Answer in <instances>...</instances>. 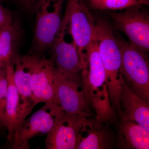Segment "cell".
<instances>
[{"mask_svg": "<svg viewBox=\"0 0 149 149\" xmlns=\"http://www.w3.org/2000/svg\"><path fill=\"white\" fill-rule=\"evenodd\" d=\"M94 39L105 70V83L110 103L113 109L119 113L122 80L120 41L115 37L110 24L103 18L96 20Z\"/></svg>", "mask_w": 149, "mask_h": 149, "instance_id": "cell-1", "label": "cell"}, {"mask_svg": "<svg viewBox=\"0 0 149 149\" xmlns=\"http://www.w3.org/2000/svg\"><path fill=\"white\" fill-rule=\"evenodd\" d=\"M65 0H37L32 10L35 27L30 54L42 56L58 34L62 21Z\"/></svg>", "mask_w": 149, "mask_h": 149, "instance_id": "cell-2", "label": "cell"}, {"mask_svg": "<svg viewBox=\"0 0 149 149\" xmlns=\"http://www.w3.org/2000/svg\"><path fill=\"white\" fill-rule=\"evenodd\" d=\"M62 23L77 47L82 65L95 29L96 20L86 0H67Z\"/></svg>", "mask_w": 149, "mask_h": 149, "instance_id": "cell-3", "label": "cell"}, {"mask_svg": "<svg viewBox=\"0 0 149 149\" xmlns=\"http://www.w3.org/2000/svg\"><path fill=\"white\" fill-rule=\"evenodd\" d=\"M120 43L123 80L131 91L149 104V64L147 53L130 42L120 41Z\"/></svg>", "mask_w": 149, "mask_h": 149, "instance_id": "cell-4", "label": "cell"}, {"mask_svg": "<svg viewBox=\"0 0 149 149\" xmlns=\"http://www.w3.org/2000/svg\"><path fill=\"white\" fill-rule=\"evenodd\" d=\"M54 82L56 103L65 113L91 117L80 73L66 72L54 66Z\"/></svg>", "mask_w": 149, "mask_h": 149, "instance_id": "cell-5", "label": "cell"}, {"mask_svg": "<svg viewBox=\"0 0 149 149\" xmlns=\"http://www.w3.org/2000/svg\"><path fill=\"white\" fill-rule=\"evenodd\" d=\"M65 113L56 103H45L40 109L21 123L11 143V148H30L29 141L36 136L47 134Z\"/></svg>", "mask_w": 149, "mask_h": 149, "instance_id": "cell-6", "label": "cell"}, {"mask_svg": "<svg viewBox=\"0 0 149 149\" xmlns=\"http://www.w3.org/2000/svg\"><path fill=\"white\" fill-rule=\"evenodd\" d=\"M120 13L110 14L116 27L128 37L130 44L148 53L149 50V18L140 5Z\"/></svg>", "mask_w": 149, "mask_h": 149, "instance_id": "cell-7", "label": "cell"}, {"mask_svg": "<svg viewBox=\"0 0 149 149\" xmlns=\"http://www.w3.org/2000/svg\"><path fill=\"white\" fill-rule=\"evenodd\" d=\"M34 56L18 54L11 63L13 65V77L19 97V126L36 105L30 85Z\"/></svg>", "mask_w": 149, "mask_h": 149, "instance_id": "cell-8", "label": "cell"}, {"mask_svg": "<svg viewBox=\"0 0 149 149\" xmlns=\"http://www.w3.org/2000/svg\"><path fill=\"white\" fill-rule=\"evenodd\" d=\"M89 118L65 113L47 134L46 148L76 149L80 133Z\"/></svg>", "mask_w": 149, "mask_h": 149, "instance_id": "cell-9", "label": "cell"}, {"mask_svg": "<svg viewBox=\"0 0 149 149\" xmlns=\"http://www.w3.org/2000/svg\"><path fill=\"white\" fill-rule=\"evenodd\" d=\"M34 55L30 85L35 103L36 105L40 103H56L53 65L44 56Z\"/></svg>", "mask_w": 149, "mask_h": 149, "instance_id": "cell-10", "label": "cell"}, {"mask_svg": "<svg viewBox=\"0 0 149 149\" xmlns=\"http://www.w3.org/2000/svg\"><path fill=\"white\" fill-rule=\"evenodd\" d=\"M65 29L61 23L55 39L48 50V58L55 67L72 73H80L82 65L80 54L74 42L65 40Z\"/></svg>", "mask_w": 149, "mask_h": 149, "instance_id": "cell-11", "label": "cell"}, {"mask_svg": "<svg viewBox=\"0 0 149 149\" xmlns=\"http://www.w3.org/2000/svg\"><path fill=\"white\" fill-rule=\"evenodd\" d=\"M120 118L132 120L149 132V104L122 80L120 98Z\"/></svg>", "mask_w": 149, "mask_h": 149, "instance_id": "cell-12", "label": "cell"}, {"mask_svg": "<svg viewBox=\"0 0 149 149\" xmlns=\"http://www.w3.org/2000/svg\"><path fill=\"white\" fill-rule=\"evenodd\" d=\"M104 121L89 118L82 128L86 132L80 136L76 149H111L115 148L116 136L114 132Z\"/></svg>", "mask_w": 149, "mask_h": 149, "instance_id": "cell-13", "label": "cell"}, {"mask_svg": "<svg viewBox=\"0 0 149 149\" xmlns=\"http://www.w3.org/2000/svg\"><path fill=\"white\" fill-rule=\"evenodd\" d=\"M22 29L20 19L14 13L10 20L0 26V59L10 64L21 44Z\"/></svg>", "mask_w": 149, "mask_h": 149, "instance_id": "cell-14", "label": "cell"}, {"mask_svg": "<svg viewBox=\"0 0 149 149\" xmlns=\"http://www.w3.org/2000/svg\"><path fill=\"white\" fill-rule=\"evenodd\" d=\"M116 136L115 148L149 149V132L134 121L120 118Z\"/></svg>", "mask_w": 149, "mask_h": 149, "instance_id": "cell-15", "label": "cell"}, {"mask_svg": "<svg viewBox=\"0 0 149 149\" xmlns=\"http://www.w3.org/2000/svg\"><path fill=\"white\" fill-rule=\"evenodd\" d=\"M8 90L6 106V123L8 134L7 141L11 143L19 126V97L14 83L13 73V65L7 66Z\"/></svg>", "mask_w": 149, "mask_h": 149, "instance_id": "cell-16", "label": "cell"}, {"mask_svg": "<svg viewBox=\"0 0 149 149\" xmlns=\"http://www.w3.org/2000/svg\"><path fill=\"white\" fill-rule=\"evenodd\" d=\"M93 9L122 10L133 6L140 5L136 0H88Z\"/></svg>", "mask_w": 149, "mask_h": 149, "instance_id": "cell-17", "label": "cell"}, {"mask_svg": "<svg viewBox=\"0 0 149 149\" xmlns=\"http://www.w3.org/2000/svg\"><path fill=\"white\" fill-rule=\"evenodd\" d=\"M6 67L0 70V129H6V106L8 90Z\"/></svg>", "mask_w": 149, "mask_h": 149, "instance_id": "cell-18", "label": "cell"}, {"mask_svg": "<svg viewBox=\"0 0 149 149\" xmlns=\"http://www.w3.org/2000/svg\"><path fill=\"white\" fill-rule=\"evenodd\" d=\"M13 14L12 12L5 7L0 1V26L10 20Z\"/></svg>", "mask_w": 149, "mask_h": 149, "instance_id": "cell-19", "label": "cell"}, {"mask_svg": "<svg viewBox=\"0 0 149 149\" xmlns=\"http://www.w3.org/2000/svg\"><path fill=\"white\" fill-rule=\"evenodd\" d=\"M21 6L25 10H32L37 0H18Z\"/></svg>", "mask_w": 149, "mask_h": 149, "instance_id": "cell-20", "label": "cell"}, {"mask_svg": "<svg viewBox=\"0 0 149 149\" xmlns=\"http://www.w3.org/2000/svg\"><path fill=\"white\" fill-rule=\"evenodd\" d=\"M138 2L139 5H149V0H136Z\"/></svg>", "mask_w": 149, "mask_h": 149, "instance_id": "cell-21", "label": "cell"}, {"mask_svg": "<svg viewBox=\"0 0 149 149\" xmlns=\"http://www.w3.org/2000/svg\"><path fill=\"white\" fill-rule=\"evenodd\" d=\"M8 64L5 63L4 62L0 59V70L3 69V68H5L7 66Z\"/></svg>", "mask_w": 149, "mask_h": 149, "instance_id": "cell-22", "label": "cell"}]
</instances>
